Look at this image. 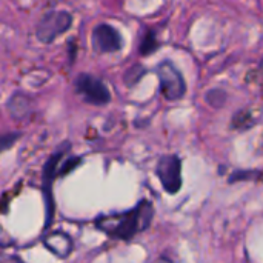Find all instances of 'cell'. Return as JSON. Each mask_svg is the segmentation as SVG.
Here are the masks:
<instances>
[{"mask_svg":"<svg viewBox=\"0 0 263 263\" xmlns=\"http://www.w3.org/2000/svg\"><path fill=\"white\" fill-rule=\"evenodd\" d=\"M154 217V206L149 200H140L134 208L122 213L102 214L96 219L99 231L119 240H131L149 228Z\"/></svg>","mask_w":263,"mask_h":263,"instance_id":"1","label":"cell"},{"mask_svg":"<svg viewBox=\"0 0 263 263\" xmlns=\"http://www.w3.org/2000/svg\"><path fill=\"white\" fill-rule=\"evenodd\" d=\"M72 14L65 9H52L45 12L35 25V37L40 43L49 45L72 26Z\"/></svg>","mask_w":263,"mask_h":263,"instance_id":"2","label":"cell"},{"mask_svg":"<svg viewBox=\"0 0 263 263\" xmlns=\"http://www.w3.org/2000/svg\"><path fill=\"white\" fill-rule=\"evenodd\" d=\"M69 151V143H63L57 148L55 153H52L48 160L43 165L42 171V190H43V197H45V228H49L52 223V216H54V199H52V185L57 177V170L60 166V162L63 160L65 154Z\"/></svg>","mask_w":263,"mask_h":263,"instance_id":"3","label":"cell"},{"mask_svg":"<svg viewBox=\"0 0 263 263\" xmlns=\"http://www.w3.org/2000/svg\"><path fill=\"white\" fill-rule=\"evenodd\" d=\"M74 88L77 94L89 105L105 106L111 102V91L106 83L88 72H82L74 80Z\"/></svg>","mask_w":263,"mask_h":263,"instance_id":"4","label":"cell"},{"mask_svg":"<svg viewBox=\"0 0 263 263\" xmlns=\"http://www.w3.org/2000/svg\"><path fill=\"white\" fill-rule=\"evenodd\" d=\"M156 71L162 96L170 102L180 100L186 92V83L180 71L174 66V63L170 60H163L162 63H159Z\"/></svg>","mask_w":263,"mask_h":263,"instance_id":"5","label":"cell"},{"mask_svg":"<svg viewBox=\"0 0 263 263\" xmlns=\"http://www.w3.org/2000/svg\"><path fill=\"white\" fill-rule=\"evenodd\" d=\"M156 174L162 183V188L168 194H176L182 188V160L179 156H162L156 166Z\"/></svg>","mask_w":263,"mask_h":263,"instance_id":"6","label":"cell"},{"mask_svg":"<svg viewBox=\"0 0 263 263\" xmlns=\"http://www.w3.org/2000/svg\"><path fill=\"white\" fill-rule=\"evenodd\" d=\"M91 42L96 51L102 54L119 52L123 46V39L120 32L109 23H99L92 29Z\"/></svg>","mask_w":263,"mask_h":263,"instance_id":"7","label":"cell"},{"mask_svg":"<svg viewBox=\"0 0 263 263\" xmlns=\"http://www.w3.org/2000/svg\"><path fill=\"white\" fill-rule=\"evenodd\" d=\"M43 245L49 250V253H52L55 257L60 259L69 257L74 250L72 239L63 231H51L48 236H45Z\"/></svg>","mask_w":263,"mask_h":263,"instance_id":"8","label":"cell"},{"mask_svg":"<svg viewBox=\"0 0 263 263\" xmlns=\"http://www.w3.org/2000/svg\"><path fill=\"white\" fill-rule=\"evenodd\" d=\"M31 108H32V100L25 92H14L6 102V109L9 111V116L15 120L25 119L31 112Z\"/></svg>","mask_w":263,"mask_h":263,"instance_id":"9","label":"cell"},{"mask_svg":"<svg viewBox=\"0 0 263 263\" xmlns=\"http://www.w3.org/2000/svg\"><path fill=\"white\" fill-rule=\"evenodd\" d=\"M157 46H159V43L156 40V34L153 31H148L143 35L142 42H140V54L142 55H148V54L154 52Z\"/></svg>","mask_w":263,"mask_h":263,"instance_id":"10","label":"cell"},{"mask_svg":"<svg viewBox=\"0 0 263 263\" xmlns=\"http://www.w3.org/2000/svg\"><path fill=\"white\" fill-rule=\"evenodd\" d=\"M143 74H145V69L140 66V65H134L133 68H129L128 71H126V74H125V83L128 85V86H133V85H136L142 77H143Z\"/></svg>","mask_w":263,"mask_h":263,"instance_id":"11","label":"cell"},{"mask_svg":"<svg viewBox=\"0 0 263 263\" xmlns=\"http://www.w3.org/2000/svg\"><path fill=\"white\" fill-rule=\"evenodd\" d=\"M20 139V133H6L0 134V154L6 149H9L17 140Z\"/></svg>","mask_w":263,"mask_h":263,"instance_id":"12","label":"cell"},{"mask_svg":"<svg viewBox=\"0 0 263 263\" xmlns=\"http://www.w3.org/2000/svg\"><path fill=\"white\" fill-rule=\"evenodd\" d=\"M80 162H82L80 157H69V159H66V160H63L62 165H60V168L57 170V176H66V174L71 173L74 168H77V165H79Z\"/></svg>","mask_w":263,"mask_h":263,"instance_id":"13","label":"cell"},{"mask_svg":"<svg viewBox=\"0 0 263 263\" xmlns=\"http://www.w3.org/2000/svg\"><path fill=\"white\" fill-rule=\"evenodd\" d=\"M251 177H254V173L253 171H236L231 174L230 177V182H236V180H250Z\"/></svg>","mask_w":263,"mask_h":263,"instance_id":"14","label":"cell"},{"mask_svg":"<svg viewBox=\"0 0 263 263\" xmlns=\"http://www.w3.org/2000/svg\"><path fill=\"white\" fill-rule=\"evenodd\" d=\"M0 263H23L17 256H2Z\"/></svg>","mask_w":263,"mask_h":263,"instance_id":"15","label":"cell"},{"mask_svg":"<svg viewBox=\"0 0 263 263\" xmlns=\"http://www.w3.org/2000/svg\"><path fill=\"white\" fill-rule=\"evenodd\" d=\"M259 72H260V77L263 79V59H262V62H260V68H259Z\"/></svg>","mask_w":263,"mask_h":263,"instance_id":"16","label":"cell"}]
</instances>
